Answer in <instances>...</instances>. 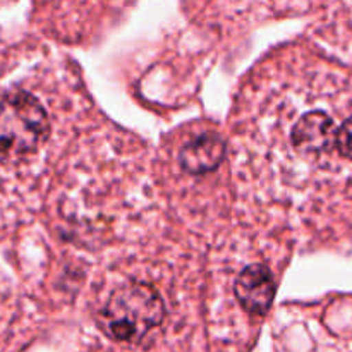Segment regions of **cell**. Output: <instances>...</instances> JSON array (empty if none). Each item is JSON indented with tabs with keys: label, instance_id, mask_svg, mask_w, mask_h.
<instances>
[{
	"label": "cell",
	"instance_id": "cell-6",
	"mask_svg": "<svg viewBox=\"0 0 352 352\" xmlns=\"http://www.w3.org/2000/svg\"><path fill=\"white\" fill-rule=\"evenodd\" d=\"M336 148L344 158L352 162V117L337 129Z\"/></svg>",
	"mask_w": 352,
	"mask_h": 352
},
{
	"label": "cell",
	"instance_id": "cell-1",
	"mask_svg": "<svg viewBox=\"0 0 352 352\" xmlns=\"http://www.w3.org/2000/svg\"><path fill=\"white\" fill-rule=\"evenodd\" d=\"M165 315L157 289L144 282H129L109 296L98 315V327L113 342L140 344L162 327Z\"/></svg>",
	"mask_w": 352,
	"mask_h": 352
},
{
	"label": "cell",
	"instance_id": "cell-3",
	"mask_svg": "<svg viewBox=\"0 0 352 352\" xmlns=\"http://www.w3.org/2000/svg\"><path fill=\"white\" fill-rule=\"evenodd\" d=\"M237 301L253 316H265L275 298V282L270 268L254 263L244 268L234 284Z\"/></svg>",
	"mask_w": 352,
	"mask_h": 352
},
{
	"label": "cell",
	"instance_id": "cell-4",
	"mask_svg": "<svg viewBox=\"0 0 352 352\" xmlns=\"http://www.w3.org/2000/svg\"><path fill=\"white\" fill-rule=\"evenodd\" d=\"M292 144L305 157H322L336 148L337 129L332 117L325 112H309L292 129Z\"/></svg>",
	"mask_w": 352,
	"mask_h": 352
},
{
	"label": "cell",
	"instance_id": "cell-2",
	"mask_svg": "<svg viewBox=\"0 0 352 352\" xmlns=\"http://www.w3.org/2000/svg\"><path fill=\"white\" fill-rule=\"evenodd\" d=\"M50 136V119L40 100L24 89L0 96V158L33 155Z\"/></svg>",
	"mask_w": 352,
	"mask_h": 352
},
{
	"label": "cell",
	"instance_id": "cell-5",
	"mask_svg": "<svg viewBox=\"0 0 352 352\" xmlns=\"http://www.w3.org/2000/svg\"><path fill=\"white\" fill-rule=\"evenodd\" d=\"M226 158V141L217 134H203L189 141L179 153L182 170L191 175H203L215 170Z\"/></svg>",
	"mask_w": 352,
	"mask_h": 352
}]
</instances>
